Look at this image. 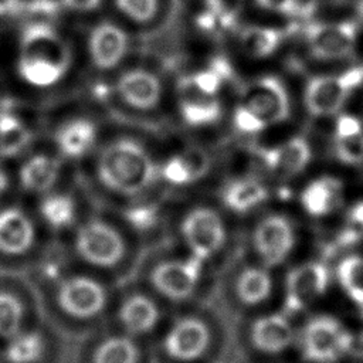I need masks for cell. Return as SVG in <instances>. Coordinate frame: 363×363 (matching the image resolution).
<instances>
[{"label": "cell", "mask_w": 363, "mask_h": 363, "mask_svg": "<svg viewBox=\"0 0 363 363\" xmlns=\"http://www.w3.org/2000/svg\"><path fill=\"white\" fill-rule=\"evenodd\" d=\"M54 299L58 309L67 316L77 320H91L105 311L108 291L101 281L89 275H68L58 279Z\"/></svg>", "instance_id": "cell-6"}, {"label": "cell", "mask_w": 363, "mask_h": 363, "mask_svg": "<svg viewBox=\"0 0 363 363\" xmlns=\"http://www.w3.org/2000/svg\"><path fill=\"white\" fill-rule=\"evenodd\" d=\"M350 333L332 316L311 319L302 332V352L312 362H332L349 352Z\"/></svg>", "instance_id": "cell-12"}, {"label": "cell", "mask_w": 363, "mask_h": 363, "mask_svg": "<svg viewBox=\"0 0 363 363\" xmlns=\"http://www.w3.org/2000/svg\"><path fill=\"white\" fill-rule=\"evenodd\" d=\"M159 166L143 142L133 136H116L106 142L95 159L98 183L116 196L138 197L157 179Z\"/></svg>", "instance_id": "cell-1"}, {"label": "cell", "mask_w": 363, "mask_h": 363, "mask_svg": "<svg viewBox=\"0 0 363 363\" xmlns=\"http://www.w3.org/2000/svg\"><path fill=\"white\" fill-rule=\"evenodd\" d=\"M177 106L182 119L191 128H207L217 123L223 113L218 96H208L193 89L183 77L177 81Z\"/></svg>", "instance_id": "cell-20"}, {"label": "cell", "mask_w": 363, "mask_h": 363, "mask_svg": "<svg viewBox=\"0 0 363 363\" xmlns=\"http://www.w3.org/2000/svg\"><path fill=\"white\" fill-rule=\"evenodd\" d=\"M295 245V230L288 217L269 213L251 230V247L261 265L269 268L282 264Z\"/></svg>", "instance_id": "cell-9"}, {"label": "cell", "mask_w": 363, "mask_h": 363, "mask_svg": "<svg viewBox=\"0 0 363 363\" xmlns=\"http://www.w3.org/2000/svg\"><path fill=\"white\" fill-rule=\"evenodd\" d=\"M61 176V160L50 153L38 152L30 155L20 166V186L35 194H45L52 190Z\"/></svg>", "instance_id": "cell-23"}, {"label": "cell", "mask_w": 363, "mask_h": 363, "mask_svg": "<svg viewBox=\"0 0 363 363\" xmlns=\"http://www.w3.org/2000/svg\"><path fill=\"white\" fill-rule=\"evenodd\" d=\"M116 316L126 335L142 336L157 326L160 320V308L149 295L143 292H132L122 299Z\"/></svg>", "instance_id": "cell-21"}, {"label": "cell", "mask_w": 363, "mask_h": 363, "mask_svg": "<svg viewBox=\"0 0 363 363\" xmlns=\"http://www.w3.org/2000/svg\"><path fill=\"white\" fill-rule=\"evenodd\" d=\"M37 230L30 214L17 206L0 210V254L20 257L35 244Z\"/></svg>", "instance_id": "cell-16"}, {"label": "cell", "mask_w": 363, "mask_h": 363, "mask_svg": "<svg viewBox=\"0 0 363 363\" xmlns=\"http://www.w3.org/2000/svg\"><path fill=\"white\" fill-rule=\"evenodd\" d=\"M354 16L360 24H363V0H357L354 4Z\"/></svg>", "instance_id": "cell-44"}, {"label": "cell", "mask_w": 363, "mask_h": 363, "mask_svg": "<svg viewBox=\"0 0 363 363\" xmlns=\"http://www.w3.org/2000/svg\"><path fill=\"white\" fill-rule=\"evenodd\" d=\"M102 0H61V4L72 11L89 13L101 6Z\"/></svg>", "instance_id": "cell-41"}, {"label": "cell", "mask_w": 363, "mask_h": 363, "mask_svg": "<svg viewBox=\"0 0 363 363\" xmlns=\"http://www.w3.org/2000/svg\"><path fill=\"white\" fill-rule=\"evenodd\" d=\"M180 237L190 255L204 262L225 245L227 225L220 211L210 206L199 204L183 214Z\"/></svg>", "instance_id": "cell-5"}, {"label": "cell", "mask_w": 363, "mask_h": 363, "mask_svg": "<svg viewBox=\"0 0 363 363\" xmlns=\"http://www.w3.org/2000/svg\"><path fill=\"white\" fill-rule=\"evenodd\" d=\"M115 6L123 17L139 26L152 23L159 11V0H115Z\"/></svg>", "instance_id": "cell-37"}, {"label": "cell", "mask_w": 363, "mask_h": 363, "mask_svg": "<svg viewBox=\"0 0 363 363\" xmlns=\"http://www.w3.org/2000/svg\"><path fill=\"white\" fill-rule=\"evenodd\" d=\"M329 284L328 268L316 261H308L292 268L285 281V311L296 313L319 299Z\"/></svg>", "instance_id": "cell-13"}, {"label": "cell", "mask_w": 363, "mask_h": 363, "mask_svg": "<svg viewBox=\"0 0 363 363\" xmlns=\"http://www.w3.org/2000/svg\"><path fill=\"white\" fill-rule=\"evenodd\" d=\"M336 275L345 294L357 306L363 308V255L352 254L342 258Z\"/></svg>", "instance_id": "cell-35"}, {"label": "cell", "mask_w": 363, "mask_h": 363, "mask_svg": "<svg viewBox=\"0 0 363 363\" xmlns=\"http://www.w3.org/2000/svg\"><path fill=\"white\" fill-rule=\"evenodd\" d=\"M23 7V0H0V17H9L18 13Z\"/></svg>", "instance_id": "cell-42"}, {"label": "cell", "mask_w": 363, "mask_h": 363, "mask_svg": "<svg viewBox=\"0 0 363 363\" xmlns=\"http://www.w3.org/2000/svg\"><path fill=\"white\" fill-rule=\"evenodd\" d=\"M31 129L16 113L0 112V156L16 157L31 143Z\"/></svg>", "instance_id": "cell-31"}, {"label": "cell", "mask_w": 363, "mask_h": 363, "mask_svg": "<svg viewBox=\"0 0 363 363\" xmlns=\"http://www.w3.org/2000/svg\"><path fill=\"white\" fill-rule=\"evenodd\" d=\"M289 111V95L282 81L274 75H262L242 89L233 109L231 123L238 133L257 135L284 122Z\"/></svg>", "instance_id": "cell-3"}, {"label": "cell", "mask_w": 363, "mask_h": 363, "mask_svg": "<svg viewBox=\"0 0 363 363\" xmlns=\"http://www.w3.org/2000/svg\"><path fill=\"white\" fill-rule=\"evenodd\" d=\"M71 67V50L65 38L48 23L26 26L18 38L17 74L30 86L47 89L58 85Z\"/></svg>", "instance_id": "cell-2"}, {"label": "cell", "mask_w": 363, "mask_h": 363, "mask_svg": "<svg viewBox=\"0 0 363 363\" xmlns=\"http://www.w3.org/2000/svg\"><path fill=\"white\" fill-rule=\"evenodd\" d=\"M248 337L255 350L264 354H278L291 345L294 330L284 315L272 313L252 320Z\"/></svg>", "instance_id": "cell-22"}, {"label": "cell", "mask_w": 363, "mask_h": 363, "mask_svg": "<svg viewBox=\"0 0 363 363\" xmlns=\"http://www.w3.org/2000/svg\"><path fill=\"white\" fill-rule=\"evenodd\" d=\"M26 316L24 299L13 289L0 288V337L11 339L24 330Z\"/></svg>", "instance_id": "cell-34"}, {"label": "cell", "mask_w": 363, "mask_h": 363, "mask_svg": "<svg viewBox=\"0 0 363 363\" xmlns=\"http://www.w3.org/2000/svg\"><path fill=\"white\" fill-rule=\"evenodd\" d=\"M211 169L207 150L197 146L186 147L166 157L159 166V176L172 186L184 187L201 180Z\"/></svg>", "instance_id": "cell-17"}, {"label": "cell", "mask_w": 363, "mask_h": 363, "mask_svg": "<svg viewBox=\"0 0 363 363\" xmlns=\"http://www.w3.org/2000/svg\"><path fill=\"white\" fill-rule=\"evenodd\" d=\"M203 261L189 255L166 258L156 262L149 272V284L164 299L179 302L189 299L197 289Z\"/></svg>", "instance_id": "cell-8"}, {"label": "cell", "mask_w": 363, "mask_h": 363, "mask_svg": "<svg viewBox=\"0 0 363 363\" xmlns=\"http://www.w3.org/2000/svg\"><path fill=\"white\" fill-rule=\"evenodd\" d=\"M299 203L305 213L312 217L329 216L343 203V184L332 176L313 179L301 191Z\"/></svg>", "instance_id": "cell-24"}, {"label": "cell", "mask_w": 363, "mask_h": 363, "mask_svg": "<svg viewBox=\"0 0 363 363\" xmlns=\"http://www.w3.org/2000/svg\"><path fill=\"white\" fill-rule=\"evenodd\" d=\"M38 211L48 227L52 230H65L75 223L77 203L68 193L50 191L41 199Z\"/></svg>", "instance_id": "cell-30"}, {"label": "cell", "mask_w": 363, "mask_h": 363, "mask_svg": "<svg viewBox=\"0 0 363 363\" xmlns=\"http://www.w3.org/2000/svg\"><path fill=\"white\" fill-rule=\"evenodd\" d=\"M363 82V67L339 75H319L308 81L303 92L306 111L312 116H332L340 111L350 92Z\"/></svg>", "instance_id": "cell-7"}, {"label": "cell", "mask_w": 363, "mask_h": 363, "mask_svg": "<svg viewBox=\"0 0 363 363\" xmlns=\"http://www.w3.org/2000/svg\"><path fill=\"white\" fill-rule=\"evenodd\" d=\"M112 95L130 111L152 112L162 104L163 82L153 69L136 65L118 75Z\"/></svg>", "instance_id": "cell-10"}, {"label": "cell", "mask_w": 363, "mask_h": 363, "mask_svg": "<svg viewBox=\"0 0 363 363\" xmlns=\"http://www.w3.org/2000/svg\"><path fill=\"white\" fill-rule=\"evenodd\" d=\"M282 38V31L275 27L250 26L240 33L238 43L245 55L254 60H264L277 52Z\"/></svg>", "instance_id": "cell-29"}, {"label": "cell", "mask_w": 363, "mask_h": 363, "mask_svg": "<svg viewBox=\"0 0 363 363\" xmlns=\"http://www.w3.org/2000/svg\"><path fill=\"white\" fill-rule=\"evenodd\" d=\"M262 164L281 177H294L303 172L311 162L312 150L306 139L294 136L285 142L258 150Z\"/></svg>", "instance_id": "cell-18"}, {"label": "cell", "mask_w": 363, "mask_h": 363, "mask_svg": "<svg viewBox=\"0 0 363 363\" xmlns=\"http://www.w3.org/2000/svg\"><path fill=\"white\" fill-rule=\"evenodd\" d=\"M335 153L347 166L363 164V123L350 113L339 115L335 123Z\"/></svg>", "instance_id": "cell-27"}, {"label": "cell", "mask_w": 363, "mask_h": 363, "mask_svg": "<svg viewBox=\"0 0 363 363\" xmlns=\"http://www.w3.org/2000/svg\"><path fill=\"white\" fill-rule=\"evenodd\" d=\"M125 218L138 231H150L159 221V208L153 203L139 201L125 210Z\"/></svg>", "instance_id": "cell-38"}, {"label": "cell", "mask_w": 363, "mask_h": 363, "mask_svg": "<svg viewBox=\"0 0 363 363\" xmlns=\"http://www.w3.org/2000/svg\"><path fill=\"white\" fill-rule=\"evenodd\" d=\"M211 330L207 322L196 315L179 318L167 329L162 347L167 357L179 363L200 360L210 349Z\"/></svg>", "instance_id": "cell-11"}, {"label": "cell", "mask_w": 363, "mask_h": 363, "mask_svg": "<svg viewBox=\"0 0 363 363\" xmlns=\"http://www.w3.org/2000/svg\"><path fill=\"white\" fill-rule=\"evenodd\" d=\"M231 75V68L228 62L221 58H213L206 67L183 75L184 81L197 92L208 96H220V91L225 81Z\"/></svg>", "instance_id": "cell-32"}, {"label": "cell", "mask_w": 363, "mask_h": 363, "mask_svg": "<svg viewBox=\"0 0 363 363\" xmlns=\"http://www.w3.org/2000/svg\"><path fill=\"white\" fill-rule=\"evenodd\" d=\"M98 138L96 123L86 116H71L62 121L54 130V143L58 153L68 159H79L88 155Z\"/></svg>", "instance_id": "cell-19"}, {"label": "cell", "mask_w": 363, "mask_h": 363, "mask_svg": "<svg viewBox=\"0 0 363 363\" xmlns=\"http://www.w3.org/2000/svg\"><path fill=\"white\" fill-rule=\"evenodd\" d=\"M272 277L264 265H245L233 279L234 298L244 306L265 302L272 292Z\"/></svg>", "instance_id": "cell-26"}, {"label": "cell", "mask_w": 363, "mask_h": 363, "mask_svg": "<svg viewBox=\"0 0 363 363\" xmlns=\"http://www.w3.org/2000/svg\"><path fill=\"white\" fill-rule=\"evenodd\" d=\"M196 26L206 34H220L233 26V14L225 9L223 1L206 4L196 16Z\"/></svg>", "instance_id": "cell-36"}, {"label": "cell", "mask_w": 363, "mask_h": 363, "mask_svg": "<svg viewBox=\"0 0 363 363\" xmlns=\"http://www.w3.org/2000/svg\"><path fill=\"white\" fill-rule=\"evenodd\" d=\"M343 237L347 241H356L363 237V201L356 203L347 213Z\"/></svg>", "instance_id": "cell-39"}, {"label": "cell", "mask_w": 363, "mask_h": 363, "mask_svg": "<svg viewBox=\"0 0 363 363\" xmlns=\"http://www.w3.org/2000/svg\"><path fill=\"white\" fill-rule=\"evenodd\" d=\"M255 3L264 10L279 14H295L299 10V0H255Z\"/></svg>", "instance_id": "cell-40"}, {"label": "cell", "mask_w": 363, "mask_h": 363, "mask_svg": "<svg viewBox=\"0 0 363 363\" xmlns=\"http://www.w3.org/2000/svg\"><path fill=\"white\" fill-rule=\"evenodd\" d=\"M45 354L44 336L37 330H21L11 339L4 352L9 363H40Z\"/></svg>", "instance_id": "cell-33"}, {"label": "cell", "mask_w": 363, "mask_h": 363, "mask_svg": "<svg viewBox=\"0 0 363 363\" xmlns=\"http://www.w3.org/2000/svg\"><path fill=\"white\" fill-rule=\"evenodd\" d=\"M223 0H203L204 4H216V3H221Z\"/></svg>", "instance_id": "cell-45"}, {"label": "cell", "mask_w": 363, "mask_h": 363, "mask_svg": "<svg viewBox=\"0 0 363 363\" xmlns=\"http://www.w3.org/2000/svg\"><path fill=\"white\" fill-rule=\"evenodd\" d=\"M220 197L228 210L237 214H245L267 200L268 189L257 177L238 176L230 179L221 187Z\"/></svg>", "instance_id": "cell-25"}, {"label": "cell", "mask_w": 363, "mask_h": 363, "mask_svg": "<svg viewBox=\"0 0 363 363\" xmlns=\"http://www.w3.org/2000/svg\"><path fill=\"white\" fill-rule=\"evenodd\" d=\"M139 345L129 335H112L104 337L92 349L89 363H140Z\"/></svg>", "instance_id": "cell-28"}, {"label": "cell", "mask_w": 363, "mask_h": 363, "mask_svg": "<svg viewBox=\"0 0 363 363\" xmlns=\"http://www.w3.org/2000/svg\"><path fill=\"white\" fill-rule=\"evenodd\" d=\"M7 189H9V174L0 166V197L7 191Z\"/></svg>", "instance_id": "cell-43"}, {"label": "cell", "mask_w": 363, "mask_h": 363, "mask_svg": "<svg viewBox=\"0 0 363 363\" xmlns=\"http://www.w3.org/2000/svg\"><path fill=\"white\" fill-rule=\"evenodd\" d=\"M75 255L86 265L101 269L119 267L128 255V242L119 228L99 217L82 221L72 238Z\"/></svg>", "instance_id": "cell-4"}, {"label": "cell", "mask_w": 363, "mask_h": 363, "mask_svg": "<svg viewBox=\"0 0 363 363\" xmlns=\"http://www.w3.org/2000/svg\"><path fill=\"white\" fill-rule=\"evenodd\" d=\"M128 33L112 21H99L88 33L86 54L91 64L99 71L118 68L129 52Z\"/></svg>", "instance_id": "cell-14"}, {"label": "cell", "mask_w": 363, "mask_h": 363, "mask_svg": "<svg viewBox=\"0 0 363 363\" xmlns=\"http://www.w3.org/2000/svg\"><path fill=\"white\" fill-rule=\"evenodd\" d=\"M357 30L350 21L320 23L305 33L309 52L319 60H340L347 57L356 44Z\"/></svg>", "instance_id": "cell-15"}]
</instances>
